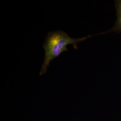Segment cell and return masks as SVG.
Instances as JSON below:
<instances>
[{"label": "cell", "instance_id": "cell-1", "mask_svg": "<svg viewBox=\"0 0 121 121\" xmlns=\"http://www.w3.org/2000/svg\"><path fill=\"white\" fill-rule=\"evenodd\" d=\"M103 34H105V32L97 35H89L86 37L75 39L70 37L62 30L49 32L43 44L44 57L39 75H41L46 73L52 60L59 56L62 52L68 51L67 48L68 45H72L74 49H76L78 48V43L91 37Z\"/></svg>", "mask_w": 121, "mask_h": 121}, {"label": "cell", "instance_id": "cell-2", "mask_svg": "<svg viewBox=\"0 0 121 121\" xmlns=\"http://www.w3.org/2000/svg\"><path fill=\"white\" fill-rule=\"evenodd\" d=\"M115 5L117 13V19L114 25L111 29L106 31V33L111 32L116 33L121 32V0H115Z\"/></svg>", "mask_w": 121, "mask_h": 121}]
</instances>
